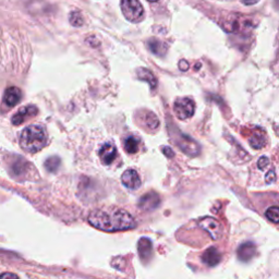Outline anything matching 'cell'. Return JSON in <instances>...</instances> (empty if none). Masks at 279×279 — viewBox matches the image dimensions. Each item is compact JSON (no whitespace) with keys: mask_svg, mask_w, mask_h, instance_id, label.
Here are the masks:
<instances>
[{"mask_svg":"<svg viewBox=\"0 0 279 279\" xmlns=\"http://www.w3.org/2000/svg\"><path fill=\"white\" fill-rule=\"evenodd\" d=\"M201 228L210 234L213 240H218L223 236V225L213 217H203L198 221Z\"/></svg>","mask_w":279,"mask_h":279,"instance_id":"5","label":"cell"},{"mask_svg":"<svg viewBox=\"0 0 279 279\" xmlns=\"http://www.w3.org/2000/svg\"><path fill=\"white\" fill-rule=\"evenodd\" d=\"M138 252L142 262H148L153 256V245L148 238H141L138 243Z\"/></svg>","mask_w":279,"mask_h":279,"instance_id":"11","label":"cell"},{"mask_svg":"<svg viewBox=\"0 0 279 279\" xmlns=\"http://www.w3.org/2000/svg\"><path fill=\"white\" fill-rule=\"evenodd\" d=\"M125 148L129 154H135L139 150V140L134 136H130L125 141Z\"/></svg>","mask_w":279,"mask_h":279,"instance_id":"15","label":"cell"},{"mask_svg":"<svg viewBox=\"0 0 279 279\" xmlns=\"http://www.w3.org/2000/svg\"><path fill=\"white\" fill-rule=\"evenodd\" d=\"M0 279H19V277L12 273H3L0 275Z\"/></svg>","mask_w":279,"mask_h":279,"instance_id":"23","label":"cell"},{"mask_svg":"<svg viewBox=\"0 0 279 279\" xmlns=\"http://www.w3.org/2000/svg\"><path fill=\"white\" fill-rule=\"evenodd\" d=\"M21 98H22V92L19 87L16 86L8 87L6 92H4L3 101L6 103L8 107H15L16 104H19Z\"/></svg>","mask_w":279,"mask_h":279,"instance_id":"13","label":"cell"},{"mask_svg":"<svg viewBox=\"0 0 279 279\" xmlns=\"http://www.w3.org/2000/svg\"><path fill=\"white\" fill-rule=\"evenodd\" d=\"M196 110V103L191 98L184 97V98H178L174 104V112L177 118L180 120H187L194 115Z\"/></svg>","mask_w":279,"mask_h":279,"instance_id":"4","label":"cell"},{"mask_svg":"<svg viewBox=\"0 0 279 279\" xmlns=\"http://www.w3.org/2000/svg\"><path fill=\"white\" fill-rule=\"evenodd\" d=\"M121 11L131 22H139L144 16V9L139 0H121Z\"/></svg>","mask_w":279,"mask_h":279,"instance_id":"3","label":"cell"},{"mask_svg":"<svg viewBox=\"0 0 279 279\" xmlns=\"http://www.w3.org/2000/svg\"><path fill=\"white\" fill-rule=\"evenodd\" d=\"M31 166L32 165H30L24 158L15 155V156H12L10 163H9V171H10L12 177L20 179L29 174Z\"/></svg>","mask_w":279,"mask_h":279,"instance_id":"6","label":"cell"},{"mask_svg":"<svg viewBox=\"0 0 279 279\" xmlns=\"http://www.w3.org/2000/svg\"><path fill=\"white\" fill-rule=\"evenodd\" d=\"M117 156V148L113 143H106L101 146L99 150V157L105 165H110Z\"/></svg>","mask_w":279,"mask_h":279,"instance_id":"12","label":"cell"},{"mask_svg":"<svg viewBox=\"0 0 279 279\" xmlns=\"http://www.w3.org/2000/svg\"><path fill=\"white\" fill-rule=\"evenodd\" d=\"M69 20H70V23L73 26H82L84 23L83 16L81 15V12H79V11L71 12Z\"/></svg>","mask_w":279,"mask_h":279,"instance_id":"18","label":"cell"},{"mask_svg":"<svg viewBox=\"0 0 279 279\" xmlns=\"http://www.w3.org/2000/svg\"><path fill=\"white\" fill-rule=\"evenodd\" d=\"M38 110L36 106L30 105L25 106V107L21 108L19 112H17L15 116L12 117V123L15 126L22 125V123L25 122L26 120H29L30 118H33L37 115Z\"/></svg>","mask_w":279,"mask_h":279,"instance_id":"8","label":"cell"},{"mask_svg":"<svg viewBox=\"0 0 279 279\" xmlns=\"http://www.w3.org/2000/svg\"><path fill=\"white\" fill-rule=\"evenodd\" d=\"M144 120H145V125L146 127H148L150 128V129H156V128L158 127V119L157 117L155 116V115L153 113H148L146 114V116L144 118Z\"/></svg>","mask_w":279,"mask_h":279,"instance_id":"19","label":"cell"},{"mask_svg":"<svg viewBox=\"0 0 279 279\" xmlns=\"http://www.w3.org/2000/svg\"><path fill=\"white\" fill-rule=\"evenodd\" d=\"M265 180H266V182L267 183H274L276 181V172L274 169L272 170H269L267 172V175H266V178H265Z\"/></svg>","mask_w":279,"mask_h":279,"instance_id":"21","label":"cell"},{"mask_svg":"<svg viewBox=\"0 0 279 279\" xmlns=\"http://www.w3.org/2000/svg\"><path fill=\"white\" fill-rule=\"evenodd\" d=\"M238 259L242 262H250L256 254V246L253 242L247 241L242 243L237 251Z\"/></svg>","mask_w":279,"mask_h":279,"instance_id":"10","label":"cell"},{"mask_svg":"<svg viewBox=\"0 0 279 279\" xmlns=\"http://www.w3.org/2000/svg\"><path fill=\"white\" fill-rule=\"evenodd\" d=\"M161 204V197L157 193L148 192L139 200L138 206L142 211H154Z\"/></svg>","mask_w":279,"mask_h":279,"instance_id":"7","label":"cell"},{"mask_svg":"<svg viewBox=\"0 0 279 279\" xmlns=\"http://www.w3.org/2000/svg\"><path fill=\"white\" fill-rule=\"evenodd\" d=\"M201 259L203 261V263L206 264L207 266L214 267L221 261V254L216 247L211 246L210 249H207L204 253L202 254Z\"/></svg>","mask_w":279,"mask_h":279,"instance_id":"14","label":"cell"},{"mask_svg":"<svg viewBox=\"0 0 279 279\" xmlns=\"http://www.w3.org/2000/svg\"><path fill=\"white\" fill-rule=\"evenodd\" d=\"M148 1H150V2H156V1H158V0H148Z\"/></svg>","mask_w":279,"mask_h":279,"instance_id":"25","label":"cell"},{"mask_svg":"<svg viewBox=\"0 0 279 279\" xmlns=\"http://www.w3.org/2000/svg\"><path fill=\"white\" fill-rule=\"evenodd\" d=\"M121 181L123 185L130 190H138L141 187V179L134 169H128L123 172Z\"/></svg>","mask_w":279,"mask_h":279,"instance_id":"9","label":"cell"},{"mask_svg":"<svg viewBox=\"0 0 279 279\" xmlns=\"http://www.w3.org/2000/svg\"><path fill=\"white\" fill-rule=\"evenodd\" d=\"M88 223L106 232L125 231L135 227V220L130 213L118 207H104L93 211Z\"/></svg>","mask_w":279,"mask_h":279,"instance_id":"1","label":"cell"},{"mask_svg":"<svg viewBox=\"0 0 279 279\" xmlns=\"http://www.w3.org/2000/svg\"><path fill=\"white\" fill-rule=\"evenodd\" d=\"M269 164V161H268V158L267 157H262V158H260L259 159V163H258V166L260 169H265L266 168V166Z\"/></svg>","mask_w":279,"mask_h":279,"instance_id":"22","label":"cell"},{"mask_svg":"<svg viewBox=\"0 0 279 279\" xmlns=\"http://www.w3.org/2000/svg\"><path fill=\"white\" fill-rule=\"evenodd\" d=\"M138 73H139V78H141L142 80H146V81L150 84V86H152L153 88L156 86V79H155V77L150 71L141 68L138 70Z\"/></svg>","mask_w":279,"mask_h":279,"instance_id":"16","label":"cell"},{"mask_svg":"<svg viewBox=\"0 0 279 279\" xmlns=\"http://www.w3.org/2000/svg\"><path fill=\"white\" fill-rule=\"evenodd\" d=\"M60 166V159L57 156L49 157L45 162V168L49 172H56Z\"/></svg>","mask_w":279,"mask_h":279,"instance_id":"17","label":"cell"},{"mask_svg":"<svg viewBox=\"0 0 279 279\" xmlns=\"http://www.w3.org/2000/svg\"><path fill=\"white\" fill-rule=\"evenodd\" d=\"M265 215H266L267 218L273 221L274 224H277L279 221V209L278 206H272L269 207V209L265 213Z\"/></svg>","mask_w":279,"mask_h":279,"instance_id":"20","label":"cell"},{"mask_svg":"<svg viewBox=\"0 0 279 279\" xmlns=\"http://www.w3.org/2000/svg\"><path fill=\"white\" fill-rule=\"evenodd\" d=\"M48 136L45 128L39 125L26 127L20 136V145L25 152L36 153L47 145Z\"/></svg>","mask_w":279,"mask_h":279,"instance_id":"2","label":"cell"},{"mask_svg":"<svg viewBox=\"0 0 279 279\" xmlns=\"http://www.w3.org/2000/svg\"><path fill=\"white\" fill-rule=\"evenodd\" d=\"M260 1V0H242V2L247 6H252V4H256Z\"/></svg>","mask_w":279,"mask_h":279,"instance_id":"24","label":"cell"}]
</instances>
